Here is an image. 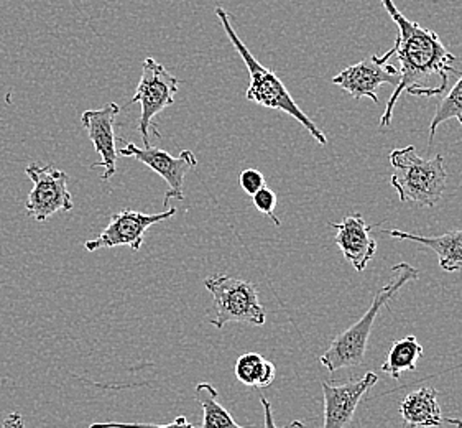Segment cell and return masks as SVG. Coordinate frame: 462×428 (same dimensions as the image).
<instances>
[{
	"label": "cell",
	"mask_w": 462,
	"mask_h": 428,
	"mask_svg": "<svg viewBox=\"0 0 462 428\" xmlns=\"http://www.w3.org/2000/svg\"><path fill=\"white\" fill-rule=\"evenodd\" d=\"M236 377L250 387H268L277 377L275 364L263 359V356L257 353L242 354L236 363Z\"/></svg>",
	"instance_id": "obj_18"
},
{
	"label": "cell",
	"mask_w": 462,
	"mask_h": 428,
	"mask_svg": "<svg viewBox=\"0 0 462 428\" xmlns=\"http://www.w3.org/2000/svg\"><path fill=\"white\" fill-rule=\"evenodd\" d=\"M389 12L390 19L397 25V42L382 58L390 61L393 56L397 60L400 81L393 94L390 96L385 111L380 117V127H389L393 117V109L400 96L403 93L411 96L431 98L435 89L433 81H438L436 96H441L449 89L451 76L461 75L456 68L457 58L444 47L441 38L435 32L408 20L393 0H380Z\"/></svg>",
	"instance_id": "obj_1"
},
{
	"label": "cell",
	"mask_w": 462,
	"mask_h": 428,
	"mask_svg": "<svg viewBox=\"0 0 462 428\" xmlns=\"http://www.w3.org/2000/svg\"><path fill=\"white\" fill-rule=\"evenodd\" d=\"M195 397L203 410L201 428H247L232 419L231 414L217 401V391L209 382H199L196 386Z\"/></svg>",
	"instance_id": "obj_16"
},
{
	"label": "cell",
	"mask_w": 462,
	"mask_h": 428,
	"mask_svg": "<svg viewBox=\"0 0 462 428\" xmlns=\"http://www.w3.org/2000/svg\"><path fill=\"white\" fill-rule=\"evenodd\" d=\"M2 428H25V420L19 412H10L2 422Z\"/></svg>",
	"instance_id": "obj_24"
},
{
	"label": "cell",
	"mask_w": 462,
	"mask_h": 428,
	"mask_svg": "<svg viewBox=\"0 0 462 428\" xmlns=\"http://www.w3.org/2000/svg\"><path fill=\"white\" fill-rule=\"evenodd\" d=\"M27 177L32 180V191L27 198L25 209L37 223H45L56 213H66L74 208L73 196L68 190V180L63 170L53 165L32 163L25 168Z\"/></svg>",
	"instance_id": "obj_7"
},
{
	"label": "cell",
	"mask_w": 462,
	"mask_h": 428,
	"mask_svg": "<svg viewBox=\"0 0 462 428\" xmlns=\"http://www.w3.org/2000/svg\"><path fill=\"white\" fill-rule=\"evenodd\" d=\"M180 79L171 75L165 66L153 58H145L142 65V78L135 89L132 103L140 104L139 132L143 147L150 145L152 122L168 106L175 104V96L180 89Z\"/></svg>",
	"instance_id": "obj_6"
},
{
	"label": "cell",
	"mask_w": 462,
	"mask_h": 428,
	"mask_svg": "<svg viewBox=\"0 0 462 428\" xmlns=\"http://www.w3.org/2000/svg\"><path fill=\"white\" fill-rule=\"evenodd\" d=\"M443 422H446V423H449V425H454L456 428H462V420L461 419H443Z\"/></svg>",
	"instance_id": "obj_25"
},
{
	"label": "cell",
	"mask_w": 462,
	"mask_h": 428,
	"mask_svg": "<svg viewBox=\"0 0 462 428\" xmlns=\"http://www.w3.org/2000/svg\"><path fill=\"white\" fill-rule=\"evenodd\" d=\"M89 428H198L188 422L186 417H176L171 423L167 425H155L147 422H94Z\"/></svg>",
	"instance_id": "obj_20"
},
{
	"label": "cell",
	"mask_w": 462,
	"mask_h": 428,
	"mask_svg": "<svg viewBox=\"0 0 462 428\" xmlns=\"http://www.w3.org/2000/svg\"><path fill=\"white\" fill-rule=\"evenodd\" d=\"M337 231L334 241L356 270H365L377 252V242L370 236L372 226L359 213L349 214L341 223H329Z\"/></svg>",
	"instance_id": "obj_13"
},
{
	"label": "cell",
	"mask_w": 462,
	"mask_h": 428,
	"mask_svg": "<svg viewBox=\"0 0 462 428\" xmlns=\"http://www.w3.org/2000/svg\"><path fill=\"white\" fill-rule=\"evenodd\" d=\"M124 147L117 154L127 159H134L153 170L157 175L167 181L168 190L163 200L165 209L170 208V200L185 198V178L198 165V159L191 150H183L178 157L170 155L165 150L157 149L153 145L139 147L134 142L121 139Z\"/></svg>",
	"instance_id": "obj_8"
},
{
	"label": "cell",
	"mask_w": 462,
	"mask_h": 428,
	"mask_svg": "<svg viewBox=\"0 0 462 428\" xmlns=\"http://www.w3.org/2000/svg\"><path fill=\"white\" fill-rule=\"evenodd\" d=\"M239 183H241L242 190L247 195L254 196L259 190L265 187V178L262 175V172L255 170V168H247L244 170L239 177Z\"/></svg>",
	"instance_id": "obj_22"
},
{
	"label": "cell",
	"mask_w": 462,
	"mask_h": 428,
	"mask_svg": "<svg viewBox=\"0 0 462 428\" xmlns=\"http://www.w3.org/2000/svg\"><path fill=\"white\" fill-rule=\"evenodd\" d=\"M121 114L119 104H106L101 109H89L84 111L81 116L84 129L88 132V137L93 142L94 150L99 154L101 160L93 163L91 168H102L104 172L101 178L104 181H109L117 172V149H116V134L114 124L117 116Z\"/></svg>",
	"instance_id": "obj_12"
},
{
	"label": "cell",
	"mask_w": 462,
	"mask_h": 428,
	"mask_svg": "<svg viewBox=\"0 0 462 428\" xmlns=\"http://www.w3.org/2000/svg\"><path fill=\"white\" fill-rule=\"evenodd\" d=\"M252 201H254V206L259 209L260 213L268 216L273 221V224H277V226L282 224V221L273 213L275 208H277V195L270 188L263 187L259 190L255 195L252 196Z\"/></svg>",
	"instance_id": "obj_21"
},
{
	"label": "cell",
	"mask_w": 462,
	"mask_h": 428,
	"mask_svg": "<svg viewBox=\"0 0 462 428\" xmlns=\"http://www.w3.org/2000/svg\"><path fill=\"white\" fill-rule=\"evenodd\" d=\"M204 287L213 295L214 328L222 330L227 323H265V308L260 303L259 290L254 284L226 274H214L204 280Z\"/></svg>",
	"instance_id": "obj_5"
},
{
	"label": "cell",
	"mask_w": 462,
	"mask_h": 428,
	"mask_svg": "<svg viewBox=\"0 0 462 428\" xmlns=\"http://www.w3.org/2000/svg\"><path fill=\"white\" fill-rule=\"evenodd\" d=\"M379 382V376L367 373L341 386L321 382L324 395V420L321 428H346L352 422L359 402Z\"/></svg>",
	"instance_id": "obj_11"
},
{
	"label": "cell",
	"mask_w": 462,
	"mask_h": 428,
	"mask_svg": "<svg viewBox=\"0 0 462 428\" xmlns=\"http://www.w3.org/2000/svg\"><path fill=\"white\" fill-rule=\"evenodd\" d=\"M175 206H170L165 211L157 214H143L134 209H121L112 214L111 221L106 226L97 237L84 242V249L88 252L114 249L119 246H129L132 252H139L143 246L145 233L152 226L163 223L175 216Z\"/></svg>",
	"instance_id": "obj_9"
},
{
	"label": "cell",
	"mask_w": 462,
	"mask_h": 428,
	"mask_svg": "<svg viewBox=\"0 0 462 428\" xmlns=\"http://www.w3.org/2000/svg\"><path fill=\"white\" fill-rule=\"evenodd\" d=\"M423 356V346L418 343L415 336H405L395 341L390 348L385 363L382 364V373H387L393 379H400L405 371H416V363Z\"/></svg>",
	"instance_id": "obj_17"
},
{
	"label": "cell",
	"mask_w": 462,
	"mask_h": 428,
	"mask_svg": "<svg viewBox=\"0 0 462 428\" xmlns=\"http://www.w3.org/2000/svg\"><path fill=\"white\" fill-rule=\"evenodd\" d=\"M456 119L462 126V73L459 75L457 83L454 84L451 89H448L444 94L443 101L438 106L435 112V117L430 122V140L428 144L431 145L435 139L436 129L443 124V122Z\"/></svg>",
	"instance_id": "obj_19"
},
{
	"label": "cell",
	"mask_w": 462,
	"mask_h": 428,
	"mask_svg": "<svg viewBox=\"0 0 462 428\" xmlns=\"http://www.w3.org/2000/svg\"><path fill=\"white\" fill-rule=\"evenodd\" d=\"M400 415L410 427H441L443 414L438 402V391L423 386L410 392L400 404Z\"/></svg>",
	"instance_id": "obj_15"
},
{
	"label": "cell",
	"mask_w": 462,
	"mask_h": 428,
	"mask_svg": "<svg viewBox=\"0 0 462 428\" xmlns=\"http://www.w3.org/2000/svg\"><path fill=\"white\" fill-rule=\"evenodd\" d=\"M216 15L226 30L232 45L237 50V53L241 55L244 63L249 70L250 86L245 93V98L252 103L260 104L268 109L285 112L290 117L300 122L319 145H326L328 144L326 134L306 116L305 112L301 111V107L296 104L295 99L291 98V94L285 88V84L280 81V78L273 71L267 70L265 66L260 65L257 58L250 53L249 48L244 45L241 38L237 37L236 30L232 28L227 12L222 7H216Z\"/></svg>",
	"instance_id": "obj_3"
},
{
	"label": "cell",
	"mask_w": 462,
	"mask_h": 428,
	"mask_svg": "<svg viewBox=\"0 0 462 428\" xmlns=\"http://www.w3.org/2000/svg\"><path fill=\"white\" fill-rule=\"evenodd\" d=\"M260 404H262V407H263V423H265V428H280L277 427V423H275V419H273V412H272V404L268 402L267 397H260ZM282 428H305V422H301V420H295V422H291L290 425L287 427Z\"/></svg>",
	"instance_id": "obj_23"
},
{
	"label": "cell",
	"mask_w": 462,
	"mask_h": 428,
	"mask_svg": "<svg viewBox=\"0 0 462 428\" xmlns=\"http://www.w3.org/2000/svg\"><path fill=\"white\" fill-rule=\"evenodd\" d=\"M392 274L393 277L385 287H382L377 292V295L372 300V305L364 313V317L357 323L349 326L346 331H342L341 335L336 336L328 351L321 356L319 363L323 364L328 371L336 373L339 369L361 366L364 363L372 326L375 323V318L379 317L382 308L397 295L405 284L418 280L421 275L420 270L410 265L408 262H400L397 265H393Z\"/></svg>",
	"instance_id": "obj_2"
},
{
	"label": "cell",
	"mask_w": 462,
	"mask_h": 428,
	"mask_svg": "<svg viewBox=\"0 0 462 428\" xmlns=\"http://www.w3.org/2000/svg\"><path fill=\"white\" fill-rule=\"evenodd\" d=\"M382 233L389 234L400 241H413L430 247L436 252L439 267L446 272H459L462 270V229H454L443 236L426 237L418 234L398 231V229H382Z\"/></svg>",
	"instance_id": "obj_14"
},
{
	"label": "cell",
	"mask_w": 462,
	"mask_h": 428,
	"mask_svg": "<svg viewBox=\"0 0 462 428\" xmlns=\"http://www.w3.org/2000/svg\"><path fill=\"white\" fill-rule=\"evenodd\" d=\"M331 81L351 94L356 101L370 98L374 103L379 104L377 88L383 84H392L397 88L400 73L397 66L390 65L382 56L372 55L356 65L347 66L339 75L334 76Z\"/></svg>",
	"instance_id": "obj_10"
},
{
	"label": "cell",
	"mask_w": 462,
	"mask_h": 428,
	"mask_svg": "<svg viewBox=\"0 0 462 428\" xmlns=\"http://www.w3.org/2000/svg\"><path fill=\"white\" fill-rule=\"evenodd\" d=\"M393 175L392 187L397 190L402 203L413 201L425 208H435L443 198L448 185V172L444 167L443 155L435 159H423L416 154L413 145L393 150L390 154Z\"/></svg>",
	"instance_id": "obj_4"
}]
</instances>
